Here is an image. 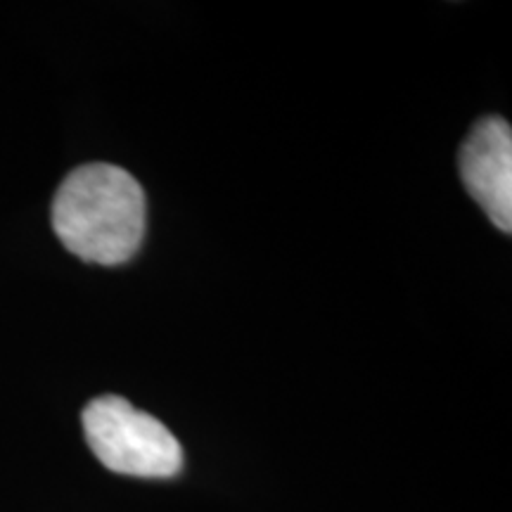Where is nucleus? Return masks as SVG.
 <instances>
[{
    "label": "nucleus",
    "instance_id": "nucleus-2",
    "mask_svg": "<svg viewBox=\"0 0 512 512\" xmlns=\"http://www.w3.org/2000/svg\"><path fill=\"white\" fill-rule=\"evenodd\" d=\"M83 434L107 470L128 477L166 479L183 467L178 439L124 396H100L83 408Z\"/></svg>",
    "mask_w": 512,
    "mask_h": 512
},
{
    "label": "nucleus",
    "instance_id": "nucleus-3",
    "mask_svg": "<svg viewBox=\"0 0 512 512\" xmlns=\"http://www.w3.org/2000/svg\"><path fill=\"white\" fill-rule=\"evenodd\" d=\"M460 176L496 228L512 230V131L501 117H486L460 147Z\"/></svg>",
    "mask_w": 512,
    "mask_h": 512
},
{
    "label": "nucleus",
    "instance_id": "nucleus-1",
    "mask_svg": "<svg viewBox=\"0 0 512 512\" xmlns=\"http://www.w3.org/2000/svg\"><path fill=\"white\" fill-rule=\"evenodd\" d=\"M53 228L79 259L102 266L124 264L143 242L145 192L121 166H79L57 190Z\"/></svg>",
    "mask_w": 512,
    "mask_h": 512
}]
</instances>
